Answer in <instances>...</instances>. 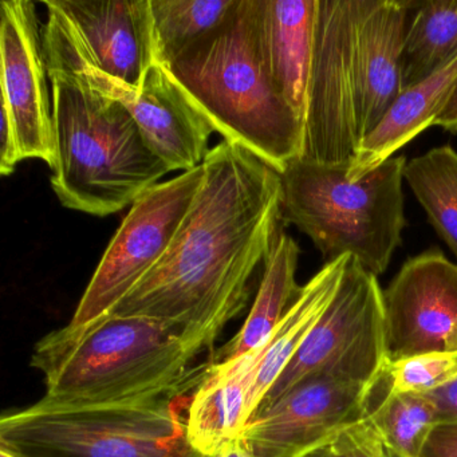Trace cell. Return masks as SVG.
<instances>
[{
    "instance_id": "1",
    "label": "cell",
    "mask_w": 457,
    "mask_h": 457,
    "mask_svg": "<svg viewBox=\"0 0 457 457\" xmlns=\"http://www.w3.org/2000/svg\"><path fill=\"white\" fill-rule=\"evenodd\" d=\"M202 165V186L167 253L111 312L170 326L196 357L245 310L283 224L279 173L247 149L223 140Z\"/></svg>"
},
{
    "instance_id": "2",
    "label": "cell",
    "mask_w": 457,
    "mask_h": 457,
    "mask_svg": "<svg viewBox=\"0 0 457 457\" xmlns=\"http://www.w3.org/2000/svg\"><path fill=\"white\" fill-rule=\"evenodd\" d=\"M196 358L180 333L160 320L108 314L47 334L31 366L44 374L46 403L119 405L192 392L211 366L194 365Z\"/></svg>"
},
{
    "instance_id": "3",
    "label": "cell",
    "mask_w": 457,
    "mask_h": 457,
    "mask_svg": "<svg viewBox=\"0 0 457 457\" xmlns=\"http://www.w3.org/2000/svg\"><path fill=\"white\" fill-rule=\"evenodd\" d=\"M162 68L224 141L247 149L279 175L301 159L303 121L267 71L256 0H237L219 28Z\"/></svg>"
},
{
    "instance_id": "4",
    "label": "cell",
    "mask_w": 457,
    "mask_h": 457,
    "mask_svg": "<svg viewBox=\"0 0 457 457\" xmlns=\"http://www.w3.org/2000/svg\"><path fill=\"white\" fill-rule=\"evenodd\" d=\"M58 162L50 183L69 210L108 216L170 172L127 108L76 74L49 69Z\"/></svg>"
},
{
    "instance_id": "5",
    "label": "cell",
    "mask_w": 457,
    "mask_h": 457,
    "mask_svg": "<svg viewBox=\"0 0 457 457\" xmlns=\"http://www.w3.org/2000/svg\"><path fill=\"white\" fill-rule=\"evenodd\" d=\"M405 156L390 157L357 180L350 164L298 159L282 181L280 219L312 239L326 263L350 255L371 274L386 271L408 226L403 192Z\"/></svg>"
},
{
    "instance_id": "6",
    "label": "cell",
    "mask_w": 457,
    "mask_h": 457,
    "mask_svg": "<svg viewBox=\"0 0 457 457\" xmlns=\"http://www.w3.org/2000/svg\"><path fill=\"white\" fill-rule=\"evenodd\" d=\"M192 392L119 405L39 400L4 414L0 444L23 457H204L187 435Z\"/></svg>"
},
{
    "instance_id": "7",
    "label": "cell",
    "mask_w": 457,
    "mask_h": 457,
    "mask_svg": "<svg viewBox=\"0 0 457 457\" xmlns=\"http://www.w3.org/2000/svg\"><path fill=\"white\" fill-rule=\"evenodd\" d=\"M386 358L384 290L349 256L333 299L258 408L309 377L371 386Z\"/></svg>"
},
{
    "instance_id": "8",
    "label": "cell",
    "mask_w": 457,
    "mask_h": 457,
    "mask_svg": "<svg viewBox=\"0 0 457 457\" xmlns=\"http://www.w3.org/2000/svg\"><path fill=\"white\" fill-rule=\"evenodd\" d=\"M363 0H317L301 159L352 164L355 132L357 33Z\"/></svg>"
},
{
    "instance_id": "9",
    "label": "cell",
    "mask_w": 457,
    "mask_h": 457,
    "mask_svg": "<svg viewBox=\"0 0 457 457\" xmlns=\"http://www.w3.org/2000/svg\"><path fill=\"white\" fill-rule=\"evenodd\" d=\"M204 178L203 165L138 197L109 243L69 325L105 317L144 279L175 239Z\"/></svg>"
},
{
    "instance_id": "10",
    "label": "cell",
    "mask_w": 457,
    "mask_h": 457,
    "mask_svg": "<svg viewBox=\"0 0 457 457\" xmlns=\"http://www.w3.org/2000/svg\"><path fill=\"white\" fill-rule=\"evenodd\" d=\"M47 62L71 61L140 89L154 65L149 0L45 2Z\"/></svg>"
},
{
    "instance_id": "11",
    "label": "cell",
    "mask_w": 457,
    "mask_h": 457,
    "mask_svg": "<svg viewBox=\"0 0 457 457\" xmlns=\"http://www.w3.org/2000/svg\"><path fill=\"white\" fill-rule=\"evenodd\" d=\"M2 114L9 119L21 162L39 159L52 170L58 162L52 84L36 4H0Z\"/></svg>"
},
{
    "instance_id": "12",
    "label": "cell",
    "mask_w": 457,
    "mask_h": 457,
    "mask_svg": "<svg viewBox=\"0 0 457 457\" xmlns=\"http://www.w3.org/2000/svg\"><path fill=\"white\" fill-rule=\"evenodd\" d=\"M369 389L328 377H309L256 409L239 441L253 457H302L362 421Z\"/></svg>"
},
{
    "instance_id": "13",
    "label": "cell",
    "mask_w": 457,
    "mask_h": 457,
    "mask_svg": "<svg viewBox=\"0 0 457 457\" xmlns=\"http://www.w3.org/2000/svg\"><path fill=\"white\" fill-rule=\"evenodd\" d=\"M384 310L387 360L457 352V263L435 247L408 259Z\"/></svg>"
},
{
    "instance_id": "14",
    "label": "cell",
    "mask_w": 457,
    "mask_h": 457,
    "mask_svg": "<svg viewBox=\"0 0 457 457\" xmlns=\"http://www.w3.org/2000/svg\"><path fill=\"white\" fill-rule=\"evenodd\" d=\"M47 69L71 71L87 87L121 103L137 122L149 148L170 172L195 170L210 154L212 127L187 100L162 65L154 63L149 69L140 89H133L81 62H47Z\"/></svg>"
},
{
    "instance_id": "15",
    "label": "cell",
    "mask_w": 457,
    "mask_h": 457,
    "mask_svg": "<svg viewBox=\"0 0 457 457\" xmlns=\"http://www.w3.org/2000/svg\"><path fill=\"white\" fill-rule=\"evenodd\" d=\"M413 0H363L357 33L355 132L362 143L403 92L401 61Z\"/></svg>"
},
{
    "instance_id": "16",
    "label": "cell",
    "mask_w": 457,
    "mask_h": 457,
    "mask_svg": "<svg viewBox=\"0 0 457 457\" xmlns=\"http://www.w3.org/2000/svg\"><path fill=\"white\" fill-rule=\"evenodd\" d=\"M261 349L231 360L211 362L192 392L187 435L192 448L215 457L237 443L251 419L250 397Z\"/></svg>"
},
{
    "instance_id": "17",
    "label": "cell",
    "mask_w": 457,
    "mask_h": 457,
    "mask_svg": "<svg viewBox=\"0 0 457 457\" xmlns=\"http://www.w3.org/2000/svg\"><path fill=\"white\" fill-rule=\"evenodd\" d=\"M317 0H256L262 54L279 95L304 121Z\"/></svg>"
},
{
    "instance_id": "18",
    "label": "cell",
    "mask_w": 457,
    "mask_h": 457,
    "mask_svg": "<svg viewBox=\"0 0 457 457\" xmlns=\"http://www.w3.org/2000/svg\"><path fill=\"white\" fill-rule=\"evenodd\" d=\"M457 81V54L413 87L403 89L378 127L361 143L347 176L357 180L395 157L420 133L433 127Z\"/></svg>"
},
{
    "instance_id": "19",
    "label": "cell",
    "mask_w": 457,
    "mask_h": 457,
    "mask_svg": "<svg viewBox=\"0 0 457 457\" xmlns=\"http://www.w3.org/2000/svg\"><path fill=\"white\" fill-rule=\"evenodd\" d=\"M349 256H341L337 261L325 263L306 285L302 286L301 293L269 341L261 347L255 382L251 390V416L293 360L310 328L330 303L341 282Z\"/></svg>"
},
{
    "instance_id": "20",
    "label": "cell",
    "mask_w": 457,
    "mask_h": 457,
    "mask_svg": "<svg viewBox=\"0 0 457 457\" xmlns=\"http://www.w3.org/2000/svg\"><path fill=\"white\" fill-rule=\"evenodd\" d=\"M299 253L298 243L280 229L264 262L261 286L247 320L239 333L212 355L211 362L240 357L266 345L301 293L295 280Z\"/></svg>"
},
{
    "instance_id": "21",
    "label": "cell",
    "mask_w": 457,
    "mask_h": 457,
    "mask_svg": "<svg viewBox=\"0 0 457 457\" xmlns=\"http://www.w3.org/2000/svg\"><path fill=\"white\" fill-rule=\"evenodd\" d=\"M457 54V0L416 2L403 41V90L419 84Z\"/></svg>"
},
{
    "instance_id": "22",
    "label": "cell",
    "mask_w": 457,
    "mask_h": 457,
    "mask_svg": "<svg viewBox=\"0 0 457 457\" xmlns=\"http://www.w3.org/2000/svg\"><path fill=\"white\" fill-rule=\"evenodd\" d=\"M366 403L365 419L398 457H419L440 424L437 409L427 395L386 392L374 382Z\"/></svg>"
},
{
    "instance_id": "23",
    "label": "cell",
    "mask_w": 457,
    "mask_h": 457,
    "mask_svg": "<svg viewBox=\"0 0 457 457\" xmlns=\"http://www.w3.org/2000/svg\"><path fill=\"white\" fill-rule=\"evenodd\" d=\"M403 180L457 262V152L437 146L406 162Z\"/></svg>"
},
{
    "instance_id": "24",
    "label": "cell",
    "mask_w": 457,
    "mask_h": 457,
    "mask_svg": "<svg viewBox=\"0 0 457 457\" xmlns=\"http://www.w3.org/2000/svg\"><path fill=\"white\" fill-rule=\"evenodd\" d=\"M237 0H149L154 63L165 66L221 25Z\"/></svg>"
},
{
    "instance_id": "25",
    "label": "cell",
    "mask_w": 457,
    "mask_h": 457,
    "mask_svg": "<svg viewBox=\"0 0 457 457\" xmlns=\"http://www.w3.org/2000/svg\"><path fill=\"white\" fill-rule=\"evenodd\" d=\"M457 379V352L385 361L376 384L392 393L428 395Z\"/></svg>"
},
{
    "instance_id": "26",
    "label": "cell",
    "mask_w": 457,
    "mask_h": 457,
    "mask_svg": "<svg viewBox=\"0 0 457 457\" xmlns=\"http://www.w3.org/2000/svg\"><path fill=\"white\" fill-rule=\"evenodd\" d=\"M346 457H389V451L370 421L363 419L337 437Z\"/></svg>"
},
{
    "instance_id": "27",
    "label": "cell",
    "mask_w": 457,
    "mask_h": 457,
    "mask_svg": "<svg viewBox=\"0 0 457 457\" xmlns=\"http://www.w3.org/2000/svg\"><path fill=\"white\" fill-rule=\"evenodd\" d=\"M419 457H457V424H438Z\"/></svg>"
},
{
    "instance_id": "28",
    "label": "cell",
    "mask_w": 457,
    "mask_h": 457,
    "mask_svg": "<svg viewBox=\"0 0 457 457\" xmlns=\"http://www.w3.org/2000/svg\"><path fill=\"white\" fill-rule=\"evenodd\" d=\"M427 395L437 409L440 424H457V379Z\"/></svg>"
},
{
    "instance_id": "29",
    "label": "cell",
    "mask_w": 457,
    "mask_h": 457,
    "mask_svg": "<svg viewBox=\"0 0 457 457\" xmlns=\"http://www.w3.org/2000/svg\"><path fill=\"white\" fill-rule=\"evenodd\" d=\"M433 127L443 128L446 132L457 133V81L454 84L453 89H452L451 95L446 98L445 104H444L443 109L440 113L436 117Z\"/></svg>"
},
{
    "instance_id": "30",
    "label": "cell",
    "mask_w": 457,
    "mask_h": 457,
    "mask_svg": "<svg viewBox=\"0 0 457 457\" xmlns=\"http://www.w3.org/2000/svg\"><path fill=\"white\" fill-rule=\"evenodd\" d=\"M302 457H346V454L342 451L336 438V440L330 441V443L325 444V445L318 446V448L307 452Z\"/></svg>"
},
{
    "instance_id": "31",
    "label": "cell",
    "mask_w": 457,
    "mask_h": 457,
    "mask_svg": "<svg viewBox=\"0 0 457 457\" xmlns=\"http://www.w3.org/2000/svg\"><path fill=\"white\" fill-rule=\"evenodd\" d=\"M215 457H253L250 452L247 451L245 445L240 443L239 440L237 443L231 444V445L227 446L224 451H221L218 456Z\"/></svg>"
},
{
    "instance_id": "32",
    "label": "cell",
    "mask_w": 457,
    "mask_h": 457,
    "mask_svg": "<svg viewBox=\"0 0 457 457\" xmlns=\"http://www.w3.org/2000/svg\"><path fill=\"white\" fill-rule=\"evenodd\" d=\"M0 457H23L21 454H18L17 452L10 449L9 446L4 445V444H0Z\"/></svg>"
},
{
    "instance_id": "33",
    "label": "cell",
    "mask_w": 457,
    "mask_h": 457,
    "mask_svg": "<svg viewBox=\"0 0 457 457\" xmlns=\"http://www.w3.org/2000/svg\"><path fill=\"white\" fill-rule=\"evenodd\" d=\"M387 451H389V449H387ZM389 457H398V456H395V454H393L392 452L389 451Z\"/></svg>"
}]
</instances>
